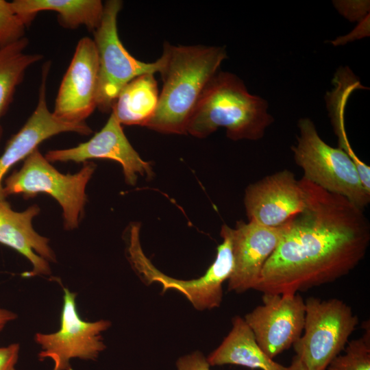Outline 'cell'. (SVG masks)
Returning a JSON list of instances; mask_svg holds the SVG:
<instances>
[{"instance_id": "6da1fadb", "label": "cell", "mask_w": 370, "mask_h": 370, "mask_svg": "<svg viewBox=\"0 0 370 370\" xmlns=\"http://www.w3.org/2000/svg\"><path fill=\"white\" fill-rule=\"evenodd\" d=\"M304 179L308 201L290 219L254 290L293 295L349 273L365 257L370 223L345 197Z\"/></svg>"}, {"instance_id": "7a4b0ae2", "label": "cell", "mask_w": 370, "mask_h": 370, "mask_svg": "<svg viewBox=\"0 0 370 370\" xmlns=\"http://www.w3.org/2000/svg\"><path fill=\"white\" fill-rule=\"evenodd\" d=\"M163 86L156 110L145 127L186 134L189 119L207 85L227 58L222 47L171 45L165 42Z\"/></svg>"}, {"instance_id": "3957f363", "label": "cell", "mask_w": 370, "mask_h": 370, "mask_svg": "<svg viewBox=\"0 0 370 370\" xmlns=\"http://www.w3.org/2000/svg\"><path fill=\"white\" fill-rule=\"evenodd\" d=\"M267 109V101L250 94L236 75L217 72L196 105L186 134L204 138L223 127L233 140H258L274 121Z\"/></svg>"}, {"instance_id": "277c9868", "label": "cell", "mask_w": 370, "mask_h": 370, "mask_svg": "<svg viewBox=\"0 0 370 370\" xmlns=\"http://www.w3.org/2000/svg\"><path fill=\"white\" fill-rule=\"evenodd\" d=\"M95 168V164L86 161L77 173H62L37 148L23 160L19 170L5 180L3 193L5 197L21 195L25 199L40 193L51 195L62 209L64 229L72 230L78 227L84 213L87 201L86 188Z\"/></svg>"}, {"instance_id": "5b68a950", "label": "cell", "mask_w": 370, "mask_h": 370, "mask_svg": "<svg viewBox=\"0 0 370 370\" xmlns=\"http://www.w3.org/2000/svg\"><path fill=\"white\" fill-rule=\"evenodd\" d=\"M299 134L292 146L295 163L304 177L323 189L342 195L363 209L370 202V193L363 187L356 166L339 147L328 145L308 118L298 121Z\"/></svg>"}, {"instance_id": "8992f818", "label": "cell", "mask_w": 370, "mask_h": 370, "mask_svg": "<svg viewBox=\"0 0 370 370\" xmlns=\"http://www.w3.org/2000/svg\"><path fill=\"white\" fill-rule=\"evenodd\" d=\"M139 230L138 224L131 226L127 253L131 264L147 284L158 282L162 286V293L168 289L182 293L199 310L220 306L223 284L230 278L234 266L232 227L223 225L220 232L223 241L217 247L214 261L206 273L199 278L188 280L171 278L153 266L142 249Z\"/></svg>"}, {"instance_id": "52a82bcc", "label": "cell", "mask_w": 370, "mask_h": 370, "mask_svg": "<svg viewBox=\"0 0 370 370\" xmlns=\"http://www.w3.org/2000/svg\"><path fill=\"white\" fill-rule=\"evenodd\" d=\"M358 317L343 301L310 297L305 300L303 333L293 345L306 370H325L345 349Z\"/></svg>"}, {"instance_id": "ba28073f", "label": "cell", "mask_w": 370, "mask_h": 370, "mask_svg": "<svg viewBox=\"0 0 370 370\" xmlns=\"http://www.w3.org/2000/svg\"><path fill=\"white\" fill-rule=\"evenodd\" d=\"M122 1L109 0L104 3L101 22L93 32L99 63L97 108L111 112L121 90L134 78L146 73L160 72L165 56L153 62H144L132 56L122 44L118 34L117 17Z\"/></svg>"}, {"instance_id": "9c48e42d", "label": "cell", "mask_w": 370, "mask_h": 370, "mask_svg": "<svg viewBox=\"0 0 370 370\" xmlns=\"http://www.w3.org/2000/svg\"><path fill=\"white\" fill-rule=\"evenodd\" d=\"M60 328L51 334L36 333L35 341L40 346V361L49 358L53 362L52 370H73V358L95 360L106 349L101 333L111 323L107 320L95 322L84 321L79 315L76 294L64 288Z\"/></svg>"}, {"instance_id": "30bf717a", "label": "cell", "mask_w": 370, "mask_h": 370, "mask_svg": "<svg viewBox=\"0 0 370 370\" xmlns=\"http://www.w3.org/2000/svg\"><path fill=\"white\" fill-rule=\"evenodd\" d=\"M262 303L243 318L260 348L271 358L293 346L304 325L305 301L299 293H263Z\"/></svg>"}, {"instance_id": "8fae6325", "label": "cell", "mask_w": 370, "mask_h": 370, "mask_svg": "<svg viewBox=\"0 0 370 370\" xmlns=\"http://www.w3.org/2000/svg\"><path fill=\"white\" fill-rule=\"evenodd\" d=\"M307 201L304 179L296 180L286 169L249 184L244 198L249 221L267 227L284 224L302 212Z\"/></svg>"}, {"instance_id": "7c38bea8", "label": "cell", "mask_w": 370, "mask_h": 370, "mask_svg": "<svg viewBox=\"0 0 370 370\" xmlns=\"http://www.w3.org/2000/svg\"><path fill=\"white\" fill-rule=\"evenodd\" d=\"M99 63L93 39L83 37L61 82L53 111L69 123H86L97 108Z\"/></svg>"}, {"instance_id": "4fadbf2b", "label": "cell", "mask_w": 370, "mask_h": 370, "mask_svg": "<svg viewBox=\"0 0 370 370\" xmlns=\"http://www.w3.org/2000/svg\"><path fill=\"white\" fill-rule=\"evenodd\" d=\"M45 157L50 162L84 163L94 158L112 160L121 164L125 180L130 185L136 184L138 174L148 178L153 175L150 164L133 148L122 125L112 112L105 125L90 140L74 147L50 150Z\"/></svg>"}, {"instance_id": "5bb4252c", "label": "cell", "mask_w": 370, "mask_h": 370, "mask_svg": "<svg viewBox=\"0 0 370 370\" xmlns=\"http://www.w3.org/2000/svg\"><path fill=\"white\" fill-rule=\"evenodd\" d=\"M51 63L42 66L41 83L36 107L21 130L7 143L0 156V200L5 199L3 179L8 171L24 160L44 140L62 132L90 135L92 129L86 123L73 124L56 118L47 106V82Z\"/></svg>"}, {"instance_id": "9a60e30c", "label": "cell", "mask_w": 370, "mask_h": 370, "mask_svg": "<svg viewBox=\"0 0 370 370\" xmlns=\"http://www.w3.org/2000/svg\"><path fill=\"white\" fill-rule=\"evenodd\" d=\"M286 222L278 227L243 221L236 223L232 232L234 266L228 279L229 291L241 293L255 289L264 264L280 241Z\"/></svg>"}, {"instance_id": "2e32d148", "label": "cell", "mask_w": 370, "mask_h": 370, "mask_svg": "<svg viewBox=\"0 0 370 370\" xmlns=\"http://www.w3.org/2000/svg\"><path fill=\"white\" fill-rule=\"evenodd\" d=\"M39 212L37 205L18 212L5 199L0 200V243L16 250L32 263V271L25 275L29 277L50 275L49 262L56 260L49 240L32 226V221Z\"/></svg>"}, {"instance_id": "e0dca14e", "label": "cell", "mask_w": 370, "mask_h": 370, "mask_svg": "<svg viewBox=\"0 0 370 370\" xmlns=\"http://www.w3.org/2000/svg\"><path fill=\"white\" fill-rule=\"evenodd\" d=\"M206 358L210 366L235 365L253 369L290 370L264 353L244 319L238 316L232 319V330Z\"/></svg>"}, {"instance_id": "ac0fdd59", "label": "cell", "mask_w": 370, "mask_h": 370, "mask_svg": "<svg viewBox=\"0 0 370 370\" xmlns=\"http://www.w3.org/2000/svg\"><path fill=\"white\" fill-rule=\"evenodd\" d=\"M11 4L26 27L40 12L53 11L62 27L84 26L92 33L101 22L104 8L100 0H14Z\"/></svg>"}, {"instance_id": "d6986e66", "label": "cell", "mask_w": 370, "mask_h": 370, "mask_svg": "<svg viewBox=\"0 0 370 370\" xmlns=\"http://www.w3.org/2000/svg\"><path fill=\"white\" fill-rule=\"evenodd\" d=\"M159 95L154 74L141 75L121 90L111 112L121 125L145 126L156 110Z\"/></svg>"}, {"instance_id": "ffe728a7", "label": "cell", "mask_w": 370, "mask_h": 370, "mask_svg": "<svg viewBox=\"0 0 370 370\" xmlns=\"http://www.w3.org/2000/svg\"><path fill=\"white\" fill-rule=\"evenodd\" d=\"M29 40L26 37L0 49V119L8 110L18 86L29 66L42 58L40 54L24 52ZM2 127L0 125V140Z\"/></svg>"}, {"instance_id": "44dd1931", "label": "cell", "mask_w": 370, "mask_h": 370, "mask_svg": "<svg viewBox=\"0 0 370 370\" xmlns=\"http://www.w3.org/2000/svg\"><path fill=\"white\" fill-rule=\"evenodd\" d=\"M343 354L334 358L325 370H370V330L365 323L364 334L348 342Z\"/></svg>"}, {"instance_id": "7402d4cb", "label": "cell", "mask_w": 370, "mask_h": 370, "mask_svg": "<svg viewBox=\"0 0 370 370\" xmlns=\"http://www.w3.org/2000/svg\"><path fill=\"white\" fill-rule=\"evenodd\" d=\"M26 27L11 2L0 0V49L25 37Z\"/></svg>"}, {"instance_id": "603a6c76", "label": "cell", "mask_w": 370, "mask_h": 370, "mask_svg": "<svg viewBox=\"0 0 370 370\" xmlns=\"http://www.w3.org/2000/svg\"><path fill=\"white\" fill-rule=\"evenodd\" d=\"M339 12L349 20L354 21L358 19L362 21L367 16L369 1H335L334 3ZM369 15V14H368Z\"/></svg>"}, {"instance_id": "cb8c5ba5", "label": "cell", "mask_w": 370, "mask_h": 370, "mask_svg": "<svg viewBox=\"0 0 370 370\" xmlns=\"http://www.w3.org/2000/svg\"><path fill=\"white\" fill-rule=\"evenodd\" d=\"M206 357L199 351L180 357L176 361L177 370H210Z\"/></svg>"}, {"instance_id": "d4e9b609", "label": "cell", "mask_w": 370, "mask_h": 370, "mask_svg": "<svg viewBox=\"0 0 370 370\" xmlns=\"http://www.w3.org/2000/svg\"><path fill=\"white\" fill-rule=\"evenodd\" d=\"M20 345L12 343L0 347V370H16L15 366L18 358Z\"/></svg>"}, {"instance_id": "484cf974", "label": "cell", "mask_w": 370, "mask_h": 370, "mask_svg": "<svg viewBox=\"0 0 370 370\" xmlns=\"http://www.w3.org/2000/svg\"><path fill=\"white\" fill-rule=\"evenodd\" d=\"M16 318V314L10 310L0 308V332L5 325Z\"/></svg>"}, {"instance_id": "4316f807", "label": "cell", "mask_w": 370, "mask_h": 370, "mask_svg": "<svg viewBox=\"0 0 370 370\" xmlns=\"http://www.w3.org/2000/svg\"><path fill=\"white\" fill-rule=\"evenodd\" d=\"M289 369L290 370H306L305 366L297 356H294Z\"/></svg>"}]
</instances>
